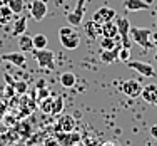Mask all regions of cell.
<instances>
[{
	"instance_id": "6da1fadb",
	"label": "cell",
	"mask_w": 157,
	"mask_h": 146,
	"mask_svg": "<svg viewBox=\"0 0 157 146\" xmlns=\"http://www.w3.org/2000/svg\"><path fill=\"white\" fill-rule=\"evenodd\" d=\"M59 40H60L63 49L74 51L80 46V34L75 30V27L69 25V27H60L59 29Z\"/></svg>"
},
{
	"instance_id": "7a4b0ae2",
	"label": "cell",
	"mask_w": 157,
	"mask_h": 146,
	"mask_svg": "<svg viewBox=\"0 0 157 146\" xmlns=\"http://www.w3.org/2000/svg\"><path fill=\"white\" fill-rule=\"evenodd\" d=\"M151 29H145V27H130V40L136 42L137 46H140L142 49H152L151 42Z\"/></svg>"
},
{
	"instance_id": "3957f363",
	"label": "cell",
	"mask_w": 157,
	"mask_h": 146,
	"mask_svg": "<svg viewBox=\"0 0 157 146\" xmlns=\"http://www.w3.org/2000/svg\"><path fill=\"white\" fill-rule=\"evenodd\" d=\"M33 59L37 61L42 69H48V71H54L55 69V54L48 49H33L32 51Z\"/></svg>"
},
{
	"instance_id": "277c9868",
	"label": "cell",
	"mask_w": 157,
	"mask_h": 146,
	"mask_svg": "<svg viewBox=\"0 0 157 146\" xmlns=\"http://www.w3.org/2000/svg\"><path fill=\"white\" fill-rule=\"evenodd\" d=\"M115 24L119 29V37H121V46L130 49V22L127 17H115Z\"/></svg>"
},
{
	"instance_id": "5b68a950",
	"label": "cell",
	"mask_w": 157,
	"mask_h": 146,
	"mask_svg": "<svg viewBox=\"0 0 157 146\" xmlns=\"http://www.w3.org/2000/svg\"><path fill=\"white\" fill-rule=\"evenodd\" d=\"M85 3H87V0H78L75 9L67 15V22H69L72 27L82 25V22H84V14H85Z\"/></svg>"
},
{
	"instance_id": "8992f818",
	"label": "cell",
	"mask_w": 157,
	"mask_h": 146,
	"mask_svg": "<svg viewBox=\"0 0 157 146\" xmlns=\"http://www.w3.org/2000/svg\"><path fill=\"white\" fill-rule=\"evenodd\" d=\"M125 66L129 69H134L144 77H154L155 76V69L152 64H147V62H140V61H127Z\"/></svg>"
},
{
	"instance_id": "52a82bcc",
	"label": "cell",
	"mask_w": 157,
	"mask_h": 146,
	"mask_svg": "<svg viewBox=\"0 0 157 146\" xmlns=\"http://www.w3.org/2000/svg\"><path fill=\"white\" fill-rule=\"evenodd\" d=\"M142 87H144V86L136 79H127L121 84V91L124 92L127 97H139L142 94Z\"/></svg>"
},
{
	"instance_id": "ba28073f",
	"label": "cell",
	"mask_w": 157,
	"mask_h": 146,
	"mask_svg": "<svg viewBox=\"0 0 157 146\" xmlns=\"http://www.w3.org/2000/svg\"><path fill=\"white\" fill-rule=\"evenodd\" d=\"M115 17H117V14H115L114 9H110V7H100L99 10H95V12H94L92 20L102 25V24H105V22L115 20Z\"/></svg>"
},
{
	"instance_id": "9c48e42d",
	"label": "cell",
	"mask_w": 157,
	"mask_h": 146,
	"mask_svg": "<svg viewBox=\"0 0 157 146\" xmlns=\"http://www.w3.org/2000/svg\"><path fill=\"white\" fill-rule=\"evenodd\" d=\"M47 12H48V9H47L45 0H33L30 3V15L35 22L44 20L47 15Z\"/></svg>"
},
{
	"instance_id": "30bf717a",
	"label": "cell",
	"mask_w": 157,
	"mask_h": 146,
	"mask_svg": "<svg viewBox=\"0 0 157 146\" xmlns=\"http://www.w3.org/2000/svg\"><path fill=\"white\" fill-rule=\"evenodd\" d=\"M75 118L72 114H60L57 123V129L62 131V133H70V131H75Z\"/></svg>"
},
{
	"instance_id": "8fae6325",
	"label": "cell",
	"mask_w": 157,
	"mask_h": 146,
	"mask_svg": "<svg viewBox=\"0 0 157 146\" xmlns=\"http://www.w3.org/2000/svg\"><path fill=\"white\" fill-rule=\"evenodd\" d=\"M0 59H2V61L10 62V64H13L17 67H22V69L27 66V59H25V55L22 54V52H9V54L0 55Z\"/></svg>"
},
{
	"instance_id": "7c38bea8",
	"label": "cell",
	"mask_w": 157,
	"mask_h": 146,
	"mask_svg": "<svg viewBox=\"0 0 157 146\" xmlns=\"http://www.w3.org/2000/svg\"><path fill=\"white\" fill-rule=\"evenodd\" d=\"M142 99L147 104H152V106H157V86L155 84H149L142 87Z\"/></svg>"
},
{
	"instance_id": "4fadbf2b",
	"label": "cell",
	"mask_w": 157,
	"mask_h": 146,
	"mask_svg": "<svg viewBox=\"0 0 157 146\" xmlns=\"http://www.w3.org/2000/svg\"><path fill=\"white\" fill-rule=\"evenodd\" d=\"M124 7L129 12H142L151 9V5L145 0H124Z\"/></svg>"
},
{
	"instance_id": "5bb4252c",
	"label": "cell",
	"mask_w": 157,
	"mask_h": 146,
	"mask_svg": "<svg viewBox=\"0 0 157 146\" xmlns=\"http://www.w3.org/2000/svg\"><path fill=\"white\" fill-rule=\"evenodd\" d=\"M84 29H85V34H87L89 39H99V35H102V25L94 22L92 18L84 24Z\"/></svg>"
},
{
	"instance_id": "9a60e30c",
	"label": "cell",
	"mask_w": 157,
	"mask_h": 146,
	"mask_svg": "<svg viewBox=\"0 0 157 146\" xmlns=\"http://www.w3.org/2000/svg\"><path fill=\"white\" fill-rule=\"evenodd\" d=\"M121 44H119L117 47L110 49V51H102L100 52V61L104 62V64H114L115 61H119V52H121Z\"/></svg>"
},
{
	"instance_id": "2e32d148",
	"label": "cell",
	"mask_w": 157,
	"mask_h": 146,
	"mask_svg": "<svg viewBox=\"0 0 157 146\" xmlns=\"http://www.w3.org/2000/svg\"><path fill=\"white\" fill-rule=\"evenodd\" d=\"M59 141H60V144L63 146H70V144H75L80 141V134L78 133H74V131H70V133H62L60 131V134H59Z\"/></svg>"
},
{
	"instance_id": "e0dca14e",
	"label": "cell",
	"mask_w": 157,
	"mask_h": 146,
	"mask_svg": "<svg viewBox=\"0 0 157 146\" xmlns=\"http://www.w3.org/2000/svg\"><path fill=\"white\" fill-rule=\"evenodd\" d=\"M102 37H110V39H117L119 37V29L114 20L102 24Z\"/></svg>"
},
{
	"instance_id": "ac0fdd59",
	"label": "cell",
	"mask_w": 157,
	"mask_h": 146,
	"mask_svg": "<svg viewBox=\"0 0 157 146\" xmlns=\"http://www.w3.org/2000/svg\"><path fill=\"white\" fill-rule=\"evenodd\" d=\"M59 81H60V86H62V87L70 89V87H74V86H75L77 77H75V74H74V72H70V71H65V72L60 74Z\"/></svg>"
},
{
	"instance_id": "d6986e66",
	"label": "cell",
	"mask_w": 157,
	"mask_h": 146,
	"mask_svg": "<svg viewBox=\"0 0 157 146\" xmlns=\"http://www.w3.org/2000/svg\"><path fill=\"white\" fill-rule=\"evenodd\" d=\"M13 17H15V14L10 10V7L7 5V3H3V5L0 7V25L10 24V22L13 20Z\"/></svg>"
},
{
	"instance_id": "ffe728a7",
	"label": "cell",
	"mask_w": 157,
	"mask_h": 146,
	"mask_svg": "<svg viewBox=\"0 0 157 146\" xmlns=\"http://www.w3.org/2000/svg\"><path fill=\"white\" fill-rule=\"evenodd\" d=\"M27 32V17H18L15 22H13V27H12V34L15 37L22 35V34Z\"/></svg>"
},
{
	"instance_id": "44dd1931",
	"label": "cell",
	"mask_w": 157,
	"mask_h": 146,
	"mask_svg": "<svg viewBox=\"0 0 157 146\" xmlns=\"http://www.w3.org/2000/svg\"><path fill=\"white\" fill-rule=\"evenodd\" d=\"M18 47H20V51H22V52L33 51L32 37H30V35H27V34H22V35H18Z\"/></svg>"
},
{
	"instance_id": "7402d4cb",
	"label": "cell",
	"mask_w": 157,
	"mask_h": 146,
	"mask_svg": "<svg viewBox=\"0 0 157 146\" xmlns=\"http://www.w3.org/2000/svg\"><path fill=\"white\" fill-rule=\"evenodd\" d=\"M5 3L10 7V10H12L15 15H20V14L24 12V9H25L24 0H5Z\"/></svg>"
},
{
	"instance_id": "603a6c76",
	"label": "cell",
	"mask_w": 157,
	"mask_h": 146,
	"mask_svg": "<svg viewBox=\"0 0 157 146\" xmlns=\"http://www.w3.org/2000/svg\"><path fill=\"white\" fill-rule=\"evenodd\" d=\"M32 42H33V49H47V35L44 34H37V35L32 37Z\"/></svg>"
},
{
	"instance_id": "cb8c5ba5",
	"label": "cell",
	"mask_w": 157,
	"mask_h": 146,
	"mask_svg": "<svg viewBox=\"0 0 157 146\" xmlns=\"http://www.w3.org/2000/svg\"><path fill=\"white\" fill-rule=\"evenodd\" d=\"M119 42L117 39H110V37H102V40H100V47H102V51H110V49L117 47Z\"/></svg>"
},
{
	"instance_id": "d4e9b609",
	"label": "cell",
	"mask_w": 157,
	"mask_h": 146,
	"mask_svg": "<svg viewBox=\"0 0 157 146\" xmlns=\"http://www.w3.org/2000/svg\"><path fill=\"white\" fill-rule=\"evenodd\" d=\"M63 111V97L55 96L54 103H52V114H60Z\"/></svg>"
},
{
	"instance_id": "484cf974",
	"label": "cell",
	"mask_w": 157,
	"mask_h": 146,
	"mask_svg": "<svg viewBox=\"0 0 157 146\" xmlns=\"http://www.w3.org/2000/svg\"><path fill=\"white\" fill-rule=\"evenodd\" d=\"M52 103H54V97H50V96L40 101V109H42V113L52 114Z\"/></svg>"
},
{
	"instance_id": "4316f807",
	"label": "cell",
	"mask_w": 157,
	"mask_h": 146,
	"mask_svg": "<svg viewBox=\"0 0 157 146\" xmlns=\"http://www.w3.org/2000/svg\"><path fill=\"white\" fill-rule=\"evenodd\" d=\"M13 89H15L17 94L24 96L25 92H27V89H29V84H27L25 81H15V84H13Z\"/></svg>"
},
{
	"instance_id": "83f0119b",
	"label": "cell",
	"mask_w": 157,
	"mask_h": 146,
	"mask_svg": "<svg viewBox=\"0 0 157 146\" xmlns=\"http://www.w3.org/2000/svg\"><path fill=\"white\" fill-rule=\"evenodd\" d=\"M129 59H130V49L121 47V52H119V61H122V62H127Z\"/></svg>"
},
{
	"instance_id": "f1b7e54d",
	"label": "cell",
	"mask_w": 157,
	"mask_h": 146,
	"mask_svg": "<svg viewBox=\"0 0 157 146\" xmlns=\"http://www.w3.org/2000/svg\"><path fill=\"white\" fill-rule=\"evenodd\" d=\"M48 94H50V92H48L47 87H40V89H39V96H37V99L42 101V99H45V97H48Z\"/></svg>"
},
{
	"instance_id": "f546056e",
	"label": "cell",
	"mask_w": 157,
	"mask_h": 146,
	"mask_svg": "<svg viewBox=\"0 0 157 146\" xmlns=\"http://www.w3.org/2000/svg\"><path fill=\"white\" fill-rule=\"evenodd\" d=\"M151 42H152V46H154V47H157V30L155 32L152 30V34H151Z\"/></svg>"
},
{
	"instance_id": "4dcf8cb0",
	"label": "cell",
	"mask_w": 157,
	"mask_h": 146,
	"mask_svg": "<svg viewBox=\"0 0 157 146\" xmlns=\"http://www.w3.org/2000/svg\"><path fill=\"white\" fill-rule=\"evenodd\" d=\"M151 136L154 138V140H157V124H152L151 126Z\"/></svg>"
},
{
	"instance_id": "1f68e13d",
	"label": "cell",
	"mask_w": 157,
	"mask_h": 146,
	"mask_svg": "<svg viewBox=\"0 0 157 146\" xmlns=\"http://www.w3.org/2000/svg\"><path fill=\"white\" fill-rule=\"evenodd\" d=\"M5 109H7V106L2 103V101H0V119H2V118H3V114H5Z\"/></svg>"
},
{
	"instance_id": "d6a6232c",
	"label": "cell",
	"mask_w": 157,
	"mask_h": 146,
	"mask_svg": "<svg viewBox=\"0 0 157 146\" xmlns=\"http://www.w3.org/2000/svg\"><path fill=\"white\" fill-rule=\"evenodd\" d=\"M40 87H45V81L44 79H40L39 82H37V89H40Z\"/></svg>"
},
{
	"instance_id": "836d02e7",
	"label": "cell",
	"mask_w": 157,
	"mask_h": 146,
	"mask_svg": "<svg viewBox=\"0 0 157 146\" xmlns=\"http://www.w3.org/2000/svg\"><path fill=\"white\" fill-rule=\"evenodd\" d=\"M97 146H114L112 143H100V144H97Z\"/></svg>"
},
{
	"instance_id": "e575fe53",
	"label": "cell",
	"mask_w": 157,
	"mask_h": 146,
	"mask_svg": "<svg viewBox=\"0 0 157 146\" xmlns=\"http://www.w3.org/2000/svg\"><path fill=\"white\" fill-rule=\"evenodd\" d=\"M154 57H155V61H157V47H155V52H154Z\"/></svg>"
},
{
	"instance_id": "d590c367",
	"label": "cell",
	"mask_w": 157,
	"mask_h": 146,
	"mask_svg": "<svg viewBox=\"0 0 157 146\" xmlns=\"http://www.w3.org/2000/svg\"><path fill=\"white\" fill-rule=\"evenodd\" d=\"M3 3H5V2H3V0H0V7H2V5H3Z\"/></svg>"
},
{
	"instance_id": "8d00e7d4",
	"label": "cell",
	"mask_w": 157,
	"mask_h": 146,
	"mask_svg": "<svg viewBox=\"0 0 157 146\" xmlns=\"http://www.w3.org/2000/svg\"><path fill=\"white\" fill-rule=\"evenodd\" d=\"M3 2H5V0H3Z\"/></svg>"
}]
</instances>
